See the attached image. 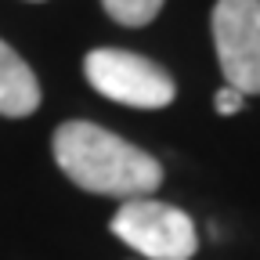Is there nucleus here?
I'll use <instances>...</instances> for the list:
<instances>
[{"label":"nucleus","instance_id":"0eeeda50","mask_svg":"<svg viewBox=\"0 0 260 260\" xmlns=\"http://www.w3.org/2000/svg\"><path fill=\"white\" fill-rule=\"evenodd\" d=\"M242 105H246V94H239L235 87H220L217 90V112L220 116H235V112H242Z\"/></svg>","mask_w":260,"mask_h":260},{"label":"nucleus","instance_id":"f257e3e1","mask_svg":"<svg viewBox=\"0 0 260 260\" xmlns=\"http://www.w3.org/2000/svg\"><path fill=\"white\" fill-rule=\"evenodd\" d=\"M51 148L58 170L90 195H109V199L126 203L148 199L162 184V167L155 155L87 119L61 123L54 130Z\"/></svg>","mask_w":260,"mask_h":260},{"label":"nucleus","instance_id":"423d86ee","mask_svg":"<svg viewBox=\"0 0 260 260\" xmlns=\"http://www.w3.org/2000/svg\"><path fill=\"white\" fill-rule=\"evenodd\" d=\"M102 8L109 11L112 22L138 29V25H148L162 11V0H102Z\"/></svg>","mask_w":260,"mask_h":260},{"label":"nucleus","instance_id":"39448f33","mask_svg":"<svg viewBox=\"0 0 260 260\" xmlns=\"http://www.w3.org/2000/svg\"><path fill=\"white\" fill-rule=\"evenodd\" d=\"M37 109H40L37 73L15 54V47H8L0 40V116L22 119L29 112H37Z\"/></svg>","mask_w":260,"mask_h":260},{"label":"nucleus","instance_id":"f03ea898","mask_svg":"<svg viewBox=\"0 0 260 260\" xmlns=\"http://www.w3.org/2000/svg\"><path fill=\"white\" fill-rule=\"evenodd\" d=\"M83 73L98 94H105L109 102L130 105V109H167L177 98L174 76L159 61L134 54V51L98 47L83 58Z\"/></svg>","mask_w":260,"mask_h":260},{"label":"nucleus","instance_id":"7ed1b4c3","mask_svg":"<svg viewBox=\"0 0 260 260\" xmlns=\"http://www.w3.org/2000/svg\"><path fill=\"white\" fill-rule=\"evenodd\" d=\"M112 235L145 260H191L199 249L191 217L159 199H126L112 217Z\"/></svg>","mask_w":260,"mask_h":260},{"label":"nucleus","instance_id":"20e7f679","mask_svg":"<svg viewBox=\"0 0 260 260\" xmlns=\"http://www.w3.org/2000/svg\"><path fill=\"white\" fill-rule=\"evenodd\" d=\"M213 44L228 87L260 94V0H217Z\"/></svg>","mask_w":260,"mask_h":260}]
</instances>
